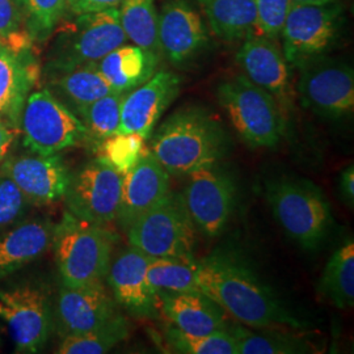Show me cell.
<instances>
[{
    "label": "cell",
    "mask_w": 354,
    "mask_h": 354,
    "mask_svg": "<svg viewBox=\"0 0 354 354\" xmlns=\"http://www.w3.org/2000/svg\"><path fill=\"white\" fill-rule=\"evenodd\" d=\"M0 44H1V42H0Z\"/></svg>",
    "instance_id": "cell-43"
},
{
    "label": "cell",
    "mask_w": 354,
    "mask_h": 354,
    "mask_svg": "<svg viewBox=\"0 0 354 354\" xmlns=\"http://www.w3.org/2000/svg\"><path fill=\"white\" fill-rule=\"evenodd\" d=\"M342 26L344 10L336 1L320 6L291 4L279 33L288 64L297 67L315 57L327 55L337 44Z\"/></svg>",
    "instance_id": "cell-8"
},
{
    "label": "cell",
    "mask_w": 354,
    "mask_h": 354,
    "mask_svg": "<svg viewBox=\"0 0 354 354\" xmlns=\"http://www.w3.org/2000/svg\"><path fill=\"white\" fill-rule=\"evenodd\" d=\"M0 319L8 327L17 353H37L50 335L53 314L48 291L35 285L0 290Z\"/></svg>",
    "instance_id": "cell-12"
},
{
    "label": "cell",
    "mask_w": 354,
    "mask_h": 354,
    "mask_svg": "<svg viewBox=\"0 0 354 354\" xmlns=\"http://www.w3.org/2000/svg\"><path fill=\"white\" fill-rule=\"evenodd\" d=\"M15 3L30 35L39 39L48 37L59 26L67 8V0H15Z\"/></svg>",
    "instance_id": "cell-35"
},
{
    "label": "cell",
    "mask_w": 354,
    "mask_h": 354,
    "mask_svg": "<svg viewBox=\"0 0 354 354\" xmlns=\"http://www.w3.org/2000/svg\"><path fill=\"white\" fill-rule=\"evenodd\" d=\"M16 140V133L12 127L0 118V162L7 156L13 142Z\"/></svg>",
    "instance_id": "cell-41"
},
{
    "label": "cell",
    "mask_w": 354,
    "mask_h": 354,
    "mask_svg": "<svg viewBox=\"0 0 354 354\" xmlns=\"http://www.w3.org/2000/svg\"><path fill=\"white\" fill-rule=\"evenodd\" d=\"M54 226L35 219L0 235V279L11 276L46 252L53 244Z\"/></svg>",
    "instance_id": "cell-22"
},
{
    "label": "cell",
    "mask_w": 354,
    "mask_h": 354,
    "mask_svg": "<svg viewBox=\"0 0 354 354\" xmlns=\"http://www.w3.org/2000/svg\"><path fill=\"white\" fill-rule=\"evenodd\" d=\"M122 0H67L66 11L71 16L118 8Z\"/></svg>",
    "instance_id": "cell-39"
},
{
    "label": "cell",
    "mask_w": 354,
    "mask_h": 354,
    "mask_svg": "<svg viewBox=\"0 0 354 354\" xmlns=\"http://www.w3.org/2000/svg\"><path fill=\"white\" fill-rule=\"evenodd\" d=\"M158 306L174 327L189 335H207L227 329L225 311L203 291H159Z\"/></svg>",
    "instance_id": "cell-21"
},
{
    "label": "cell",
    "mask_w": 354,
    "mask_h": 354,
    "mask_svg": "<svg viewBox=\"0 0 354 354\" xmlns=\"http://www.w3.org/2000/svg\"><path fill=\"white\" fill-rule=\"evenodd\" d=\"M151 256L130 247L111 263L106 279L118 306L136 317L158 314V297L149 286L146 272Z\"/></svg>",
    "instance_id": "cell-19"
},
{
    "label": "cell",
    "mask_w": 354,
    "mask_h": 354,
    "mask_svg": "<svg viewBox=\"0 0 354 354\" xmlns=\"http://www.w3.org/2000/svg\"><path fill=\"white\" fill-rule=\"evenodd\" d=\"M169 176L150 152L124 175L120 209L115 218L124 231L171 193Z\"/></svg>",
    "instance_id": "cell-20"
},
{
    "label": "cell",
    "mask_w": 354,
    "mask_h": 354,
    "mask_svg": "<svg viewBox=\"0 0 354 354\" xmlns=\"http://www.w3.org/2000/svg\"><path fill=\"white\" fill-rule=\"evenodd\" d=\"M216 99L241 140L252 149H273L285 136L286 117L279 102L245 75L223 80Z\"/></svg>",
    "instance_id": "cell-5"
},
{
    "label": "cell",
    "mask_w": 354,
    "mask_h": 354,
    "mask_svg": "<svg viewBox=\"0 0 354 354\" xmlns=\"http://www.w3.org/2000/svg\"><path fill=\"white\" fill-rule=\"evenodd\" d=\"M319 294L340 310L354 304V243L351 238L327 261L319 281Z\"/></svg>",
    "instance_id": "cell-26"
},
{
    "label": "cell",
    "mask_w": 354,
    "mask_h": 354,
    "mask_svg": "<svg viewBox=\"0 0 354 354\" xmlns=\"http://www.w3.org/2000/svg\"><path fill=\"white\" fill-rule=\"evenodd\" d=\"M124 97L125 93L112 92L89 104L77 113V117L86 127L87 140L100 142L117 134L121 122Z\"/></svg>",
    "instance_id": "cell-32"
},
{
    "label": "cell",
    "mask_w": 354,
    "mask_h": 354,
    "mask_svg": "<svg viewBox=\"0 0 354 354\" xmlns=\"http://www.w3.org/2000/svg\"><path fill=\"white\" fill-rule=\"evenodd\" d=\"M54 96L77 115L89 104L115 92L93 64L53 76Z\"/></svg>",
    "instance_id": "cell-24"
},
{
    "label": "cell",
    "mask_w": 354,
    "mask_h": 354,
    "mask_svg": "<svg viewBox=\"0 0 354 354\" xmlns=\"http://www.w3.org/2000/svg\"><path fill=\"white\" fill-rule=\"evenodd\" d=\"M130 333V324L127 317L118 314L105 324L83 333L67 335L62 337L58 354H102L108 353L115 345L127 340Z\"/></svg>",
    "instance_id": "cell-29"
},
{
    "label": "cell",
    "mask_w": 354,
    "mask_h": 354,
    "mask_svg": "<svg viewBox=\"0 0 354 354\" xmlns=\"http://www.w3.org/2000/svg\"><path fill=\"white\" fill-rule=\"evenodd\" d=\"M127 41L118 8L73 16L57 30L48 62L50 75L95 64Z\"/></svg>",
    "instance_id": "cell-6"
},
{
    "label": "cell",
    "mask_w": 354,
    "mask_h": 354,
    "mask_svg": "<svg viewBox=\"0 0 354 354\" xmlns=\"http://www.w3.org/2000/svg\"><path fill=\"white\" fill-rule=\"evenodd\" d=\"M130 247L151 257L193 260L197 241L194 226L181 194L169 193L127 231Z\"/></svg>",
    "instance_id": "cell-7"
},
{
    "label": "cell",
    "mask_w": 354,
    "mask_h": 354,
    "mask_svg": "<svg viewBox=\"0 0 354 354\" xmlns=\"http://www.w3.org/2000/svg\"><path fill=\"white\" fill-rule=\"evenodd\" d=\"M213 33L223 41H236L253 33L254 0H197Z\"/></svg>",
    "instance_id": "cell-25"
},
{
    "label": "cell",
    "mask_w": 354,
    "mask_h": 354,
    "mask_svg": "<svg viewBox=\"0 0 354 354\" xmlns=\"http://www.w3.org/2000/svg\"><path fill=\"white\" fill-rule=\"evenodd\" d=\"M162 55L175 67L193 64L207 49L210 38L201 15L188 0H167L158 13Z\"/></svg>",
    "instance_id": "cell-14"
},
{
    "label": "cell",
    "mask_w": 354,
    "mask_h": 354,
    "mask_svg": "<svg viewBox=\"0 0 354 354\" xmlns=\"http://www.w3.org/2000/svg\"><path fill=\"white\" fill-rule=\"evenodd\" d=\"M146 277L151 290L174 292H196L197 285V261L175 257H151Z\"/></svg>",
    "instance_id": "cell-30"
},
{
    "label": "cell",
    "mask_w": 354,
    "mask_h": 354,
    "mask_svg": "<svg viewBox=\"0 0 354 354\" xmlns=\"http://www.w3.org/2000/svg\"><path fill=\"white\" fill-rule=\"evenodd\" d=\"M238 344V354L310 353V345L304 340L279 332L254 333L241 326H227Z\"/></svg>",
    "instance_id": "cell-31"
},
{
    "label": "cell",
    "mask_w": 354,
    "mask_h": 354,
    "mask_svg": "<svg viewBox=\"0 0 354 354\" xmlns=\"http://www.w3.org/2000/svg\"><path fill=\"white\" fill-rule=\"evenodd\" d=\"M115 236L102 225L82 221L68 212L54 226L55 261L66 286L104 282L112 263Z\"/></svg>",
    "instance_id": "cell-4"
},
{
    "label": "cell",
    "mask_w": 354,
    "mask_h": 354,
    "mask_svg": "<svg viewBox=\"0 0 354 354\" xmlns=\"http://www.w3.org/2000/svg\"><path fill=\"white\" fill-rule=\"evenodd\" d=\"M297 92L304 109L327 120H342L353 113L354 73L352 66L327 55L297 66Z\"/></svg>",
    "instance_id": "cell-10"
},
{
    "label": "cell",
    "mask_w": 354,
    "mask_h": 354,
    "mask_svg": "<svg viewBox=\"0 0 354 354\" xmlns=\"http://www.w3.org/2000/svg\"><path fill=\"white\" fill-rule=\"evenodd\" d=\"M24 145L39 155H54L87 140L80 118L49 89L30 93L21 111Z\"/></svg>",
    "instance_id": "cell-9"
},
{
    "label": "cell",
    "mask_w": 354,
    "mask_h": 354,
    "mask_svg": "<svg viewBox=\"0 0 354 354\" xmlns=\"http://www.w3.org/2000/svg\"><path fill=\"white\" fill-rule=\"evenodd\" d=\"M340 192L344 201L351 209H353L354 205V167L353 165H348L342 172L340 176Z\"/></svg>",
    "instance_id": "cell-40"
},
{
    "label": "cell",
    "mask_w": 354,
    "mask_h": 354,
    "mask_svg": "<svg viewBox=\"0 0 354 354\" xmlns=\"http://www.w3.org/2000/svg\"><path fill=\"white\" fill-rule=\"evenodd\" d=\"M165 340L175 353L238 354L236 340L227 329L207 335H189L169 326L165 330Z\"/></svg>",
    "instance_id": "cell-33"
},
{
    "label": "cell",
    "mask_w": 354,
    "mask_h": 354,
    "mask_svg": "<svg viewBox=\"0 0 354 354\" xmlns=\"http://www.w3.org/2000/svg\"><path fill=\"white\" fill-rule=\"evenodd\" d=\"M32 76L15 51L0 44V117L16 124L21 117Z\"/></svg>",
    "instance_id": "cell-27"
},
{
    "label": "cell",
    "mask_w": 354,
    "mask_h": 354,
    "mask_svg": "<svg viewBox=\"0 0 354 354\" xmlns=\"http://www.w3.org/2000/svg\"><path fill=\"white\" fill-rule=\"evenodd\" d=\"M291 4V0H254L256 23L253 33L277 39Z\"/></svg>",
    "instance_id": "cell-36"
},
{
    "label": "cell",
    "mask_w": 354,
    "mask_h": 354,
    "mask_svg": "<svg viewBox=\"0 0 354 354\" xmlns=\"http://www.w3.org/2000/svg\"><path fill=\"white\" fill-rule=\"evenodd\" d=\"M197 285L243 326L257 329L304 326L252 268L234 253L218 251L197 261Z\"/></svg>",
    "instance_id": "cell-1"
},
{
    "label": "cell",
    "mask_w": 354,
    "mask_h": 354,
    "mask_svg": "<svg viewBox=\"0 0 354 354\" xmlns=\"http://www.w3.org/2000/svg\"><path fill=\"white\" fill-rule=\"evenodd\" d=\"M181 83V77L175 73L160 70L140 87L125 93L117 133H137L149 140L160 117L176 100Z\"/></svg>",
    "instance_id": "cell-16"
},
{
    "label": "cell",
    "mask_w": 354,
    "mask_h": 354,
    "mask_svg": "<svg viewBox=\"0 0 354 354\" xmlns=\"http://www.w3.org/2000/svg\"><path fill=\"white\" fill-rule=\"evenodd\" d=\"M118 314V304L104 282L76 288L62 285L58 292L55 319L62 337L97 328Z\"/></svg>",
    "instance_id": "cell-18"
},
{
    "label": "cell",
    "mask_w": 354,
    "mask_h": 354,
    "mask_svg": "<svg viewBox=\"0 0 354 354\" xmlns=\"http://www.w3.org/2000/svg\"><path fill=\"white\" fill-rule=\"evenodd\" d=\"M20 13L15 0H0V38L13 41L19 35Z\"/></svg>",
    "instance_id": "cell-38"
},
{
    "label": "cell",
    "mask_w": 354,
    "mask_h": 354,
    "mask_svg": "<svg viewBox=\"0 0 354 354\" xmlns=\"http://www.w3.org/2000/svg\"><path fill=\"white\" fill-rule=\"evenodd\" d=\"M187 176L181 197L194 226L207 238L219 236L235 206L236 188L232 177L216 165Z\"/></svg>",
    "instance_id": "cell-13"
},
{
    "label": "cell",
    "mask_w": 354,
    "mask_h": 354,
    "mask_svg": "<svg viewBox=\"0 0 354 354\" xmlns=\"http://www.w3.org/2000/svg\"><path fill=\"white\" fill-rule=\"evenodd\" d=\"M268 203L286 235L304 250H317L333 227L332 207L324 192L304 177L266 181Z\"/></svg>",
    "instance_id": "cell-3"
},
{
    "label": "cell",
    "mask_w": 354,
    "mask_h": 354,
    "mask_svg": "<svg viewBox=\"0 0 354 354\" xmlns=\"http://www.w3.org/2000/svg\"><path fill=\"white\" fill-rule=\"evenodd\" d=\"M236 61L244 75L270 93L288 117L294 109L295 92L291 86L290 64L276 39L248 35L238 50Z\"/></svg>",
    "instance_id": "cell-15"
},
{
    "label": "cell",
    "mask_w": 354,
    "mask_h": 354,
    "mask_svg": "<svg viewBox=\"0 0 354 354\" xmlns=\"http://www.w3.org/2000/svg\"><path fill=\"white\" fill-rule=\"evenodd\" d=\"M124 175L96 158L71 174L64 203L76 218L105 226L118 214Z\"/></svg>",
    "instance_id": "cell-11"
},
{
    "label": "cell",
    "mask_w": 354,
    "mask_h": 354,
    "mask_svg": "<svg viewBox=\"0 0 354 354\" xmlns=\"http://www.w3.org/2000/svg\"><path fill=\"white\" fill-rule=\"evenodd\" d=\"M160 57L136 45L124 44L93 64L115 92L127 93L147 82L156 71Z\"/></svg>",
    "instance_id": "cell-23"
},
{
    "label": "cell",
    "mask_w": 354,
    "mask_h": 354,
    "mask_svg": "<svg viewBox=\"0 0 354 354\" xmlns=\"http://www.w3.org/2000/svg\"><path fill=\"white\" fill-rule=\"evenodd\" d=\"M330 1H336V0H291L292 4H306V6H320Z\"/></svg>",
    "instance_id": "cell-42"
},
{
    "label": "cell",
    "mask_w": 354,
    "mask_h": 354,
    "mask_svg": "<svg viewBox=\"0 0 354 354\" xmlns=\"http://www.w3.org/2000/svg\"><path fill=\"white\" fill-rule=\"evenodd\" d=\"M118 13L127 39L133 45L162 57L155 0H122L118 6Z\"/></svg>",
    "instance_id": "cell-28"
},
{
    "label": "cell",
    "mask_w": 354,
    "mask_h": 354,
    "mask_svg": "<svg viewBox=\"0 0 354 354\" xmlns=\"http://www.w3.org/2000/svg\"><path fill=\"white\" fill-rule=\"evenodd\" d=\"M145 142L146 140L137 133H117L97 142V158L121 175H125L150 152L146 150Z\"/></svg>",
    "instance_id": "cell-34"
},
{
    "label": "cell",
    "mask_w": 354,
    "mask_h": 354,
    "mask_svg": "<svg viewBox=\"0 0 354 354\" xmlns=\"http://www.w3.org/2000/svg\"><path fill=\"white\" fill-rule=\"evenodd\" d=\"M26 196L11 178L0 180V230L12 225L26 210Z\"/></svg>",
    "instance_id": "cell-37"
},
{
    "label": "cell",
    "mask_w": 354,
    "mask_h": 354,
    "mask_svg": "<svg viewBox=\"0 0 354 354\" xmlns=\"http://www.w3.org/2000/svg\"><path fill=\"white\" fill-rule=\"evenodd\" d=\"M230 150L227 133L203 106H187L169 115L151 136L150 153L174 176L218 165Z\"/></svg>",
    "instance_id": "cell-2"
},
{
    "label": "cell",
    "mask_w": 354,
    "mask_h": 354,
    "mask_svg": "<svg viewBox=\"0 0 354 354\" xmlns=\"http://www.w3.org/2000/svg\"><path fill=\"white\" fill-rule=\"evenodd\" d=\"M1 171L20 188L28 203L37 206L64 198L71 176L57 153L15 156L3 165Z\"/></svg>",
    "instance_id": "cell-17"
}]
</instances>
